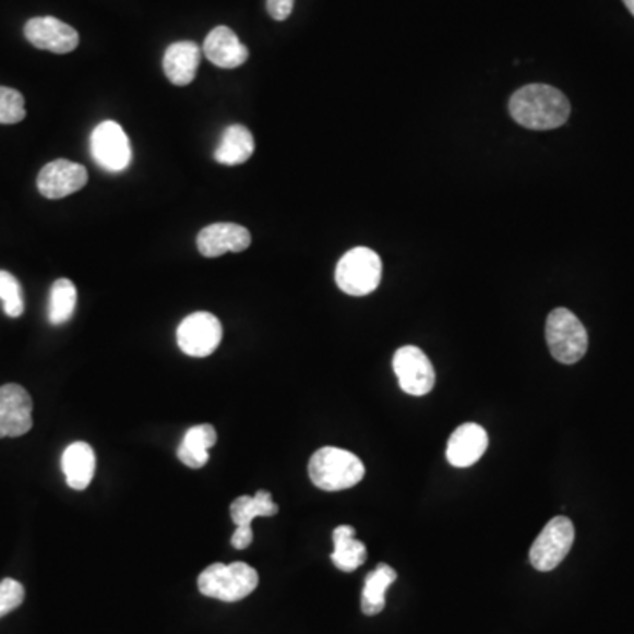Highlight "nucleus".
Instances as JSON below:
<instances>
[{
	"instance_id": "nucleus-13",
	"label": "nucleus",
	"mask_w": 634,
	"mask_h": 634,
	"mask_svg": "<svg viewBox=\"0 0 634 634\" xmlns=\"http://www.w3.org/2000/svg\"><path fill=\"white\" fill-rule=\"evenodd\" d=\"M278 513V506L272 501V493L266 490L260 492L251 498V495H242V498L235 499L231 504V521L237 525L234 536H231V545L237 550H246L251 547L252 539V522L256 521L258 516H275Z\"/></svg>"
},
{
	"instance_id": "nucleus-25",
	"label": "nucleus",
	"mask_w": 634,
	"mask_h": 634,
	"mask_svg": "<svg viewBox=\"0 0 634 634\" xmlns=\"http://www.w3.org/2000/svg\"><path fill=\"white\" fill-rule=\"evenodd\" d=\"M25 99L19 91L0 87V123H19L25 119Z\"/></svg>"
},
{
	"instance_id": "nucleus-4",
	"label": "nucleus",
	"mask_w": 634,
	"mask_h": 634,
	"mask_svg": "<svg viewBox=\"0 0 634 634\" xmlns=\"http://www.w3.org/2000/svg\"><path fill=\"white\" fill-rule=\"evenodd\" d=\"M383 278V261L367 247L347 251L335 268V283L349 297H367L374 292Z\"/></svg>"
},
{
	"instance_id": "nucleus-26",
	"label": "nucleus",
	"mask_w": 634,
	"mask_h": 634,
	"mask_svg": "<svg viewBox=\"0 0 634 634\" xmlns=\"http://www.w3.org/2000/svg\"><path fill=\"white\" fill-rule=\"evenodd\" d=\"M25 599V589L16 579L4 578L0 582V619L13 612Z\"/></svg>"
},
{
	"instance_id": "nucleus-15",
	"label": "nucleus",
	"mask_w": 634,
	"mask_h": 634,
	"mask_svg": "<svg viewBox=\"0 0 634 634\" xmlns=\"http://www.w3.org/2000/svg\"><path fill=\"white\" fill-rule=\"evenodd\" d=\"M489 447V435L478 423H464L447 441L446 458L453 467H470L485 455Z\"/></svg>"
},
{
	"instance_id": "nucleus-7",
	"label": "nucleus",
	"mask_w": 634,
	"mask_h": 634,
	"mask_svg": "<svg viewBox=\"0 0 634 634\" xmlns=\"http://www.w3.org/2000/svg\"><path fill=\"white\" fill-rule=\"evenodd\" d=\"M91 152L97 165L111 174L123 171L133 159L128 134L113 120L100 122L92 131Z\"/></svg>"
},
{
	"instance_id": "nucleus-1",
	"label": "nucleus",
	"mask_w": 634,
	"mask_h": 634,
	"mask_svg": "<svg viewBox=\"0 0 634 634\" xmlns=\"http://www.w3.org/2000/svg\"><path fill=\"white\" fill-rule=\"evenodd\" d=\"M510 113L516 123L533 131L561 128L570 119L571 106L559 88L533 83L516 91L510 99Z\"/></svg>"
},
{
	"instance_id": "nucleus-19",
	"label": "nucleus",
	"mask_w": 634,
	"mask_h": 634,
	"mask_svg": "<svg viewBox=\"0 0 634 634\" xmlns=\"http://www.w3.org/2000/svg\"><path fill=\"white\" fill-rule=\"evenodd\" d=\"M254 148H256V143H254L251 131L246 125L234 123L224 131L219 145L215 148L214 157L219 165H243L251 159Z\"/></svg>"
},
{
	"instance_id": "nucleus-24",
	"label": "nucleus",
	"mask_w": 634,
	"mask_h": 634,
	"mask_svg": "<svg viewBox=\"0 0 634 634\" xmlns=\"http://www.w3.org/2000/svg\"><path fill=\"white\" fill-rule=\"evenodd\" d=\"M0 300L4 306L5 315H10V318H20L25 311L23 289L19 278L5 270H0Z\"/></svg>"
},
{
	"instance_id": "nucleus-28",
	"label": "nucleus",
	"mask_w": 634,
	"mask_h": 634,
	"mask_svg": "<svg viewBox=\"0 0 634 634\" xmlns=\"http://www.w3.org/2000/svg\"><path fill=\"white\" fill-rule=\"evenodd\" d=\"M622 2H624L625 8H627V10H630V13L633 14L634 16V0H622Z\"/></svg>"
},
{
	"instance_id": "nucleus-21",
	"label": "nucleus",
	"mask_w": 634,
	"mask_h": 634,
	"mask_svg": "<svg viewBox=\"0 0 634 634\" xmlns=\"http://www.w3.org/2000/svg\"><path fill=\"white\" fill-rule=\"evenodd\" d=\"M357 530L351 525H340L334 530V553L330 555L337 570L351 573L367 561V547L358 541Z\"/></svg>"
},
{
	"instance_id": "nucleus-18",
	"label": "nucleus",
	"mask_w": 634,
	"mask_h": 634,
	"mask_svg": "<svg viewBox=\"0 0 634 634\" xmlns=\"http://www.w3.org/2000/svg\"><path fill=\"white\" fill-rule=\"evenodd\" d=\"M62 470L71 489L79 492L87 489L96 472V453L91 444L82 443V441L69 444L62 455Z\"/></svg>"
},
{
	"instance_id": "nucleus-12",
	"label": "nucleus",
	"mask_w": 634,
	"mask_h": 634,
	"mask_svg": "<svg viewBox=\"0 0 634 634\" xmlns=\"http://www.w3.org/2000/svg\"><path fill=\"white\" fill-rule=\"evenodd\" d=\"M25 37L31 45L39 50L51 51V53H71L76 50L80 36L68 23L60 22L53 16H37L25 23Z\"/></svg>"
},
{
	"instance_id": "nucleus-22",
	"label": "nucleus",
	"mask_w": 634,
	"mask_h": 634,
	"mask_svg": "<svg viewBox=\"0 0 634 634\" xmlns=\"http://www.w3.org/2000/svg\"><path fill=\"white\" fill-rule=\"evenodd\" d=\"M397 571L388 564H379L366 578V587L361 593V612L366 615L374 617L383 612L386 605V590L390 585L395 584Z\"/></svg>"
},
{
	"instance_id": "nucleus-6",
	"label": "nucleus",
	"mask_w": 634,
	"mask_h": 634,
	"mask_svg": "<svg viewBox=\"0 0 634 634\" xmlns=\"http://www.w3.org/2000/svg\"><path fill=\"white\" fill-rule=\"evenodd\" d=\"M575 541V527L566 516H555L545 525L541 535L530 547V564L535 570L553 571L570 553Z\"/></svg>"
},
{
	"instance_id": "nucleus-20",
	"label": "nucleus",
	"mask_w": 634,
	"mask_h": 634,
	"mask_svg": "<svg viewBox=\"0 0 634 634\" xmlns=\"http://www.w3.org/2000/svg\"><path fill=\"white\" fill-rule=\"evenodd\" d=\"M217 443V432L208 423L196 424L183 435L182 444L179 446V460L183 466L191 469H201L211 458V450Z\"/></svg>"
},
{
	"instance_id": "nucleus-2",
	"label": "nucleus",
	"mask_w": 634,
	"mask_h": 634,
	"mask_svg": "<svg viewBox=\"0 0 634 634\" xmlns=\"http://www.w3.org/2000/svg\"><path fill=\"white\" fill-rule=\"evenodd\" d=\"M312 483L324 492L352 489L366 476V466L355 453L340 447H321L309 462Z\"/></svg>"
},
{
	"instance_id": "nucleus-3",
	"label": "nucleus",
	"mask_w": 634,
	"mask_h": 634,
	"mask_svg": "<svg viewBox=\"0 0 634 634\" xmlns=\"http://www.w3.org/2000/svg\"><path fill=\"white\" fill-rule=\"evenodd\" d=\"M258 584V571L246 562H217L206 567L198 578V589L203 596L224 602L242 601L256 590Z\"/></svg>"
},
{
	"instance_id": "nucleus-9",
	"label": "nucleus",
	"mask_w": 634,
	"mask_h": 634,
	"mask_svg": "<svg viewBox=\"0 0 634 634\" xmlns=\"http://www.w3.org/2000/svg\"><path fill=\"white\" fill-rule=\"evenodd\" d=\"M393 370L397 374L402 392L407 395L423 397L434 388V366L420 347H400L393 357Z\"/></svg>"
},
{
	"instance_id": "nucleus-14",
	"label": "nucleus",
	"mask_w": 634,
	"mask_h": 634,
	"mask_svg": "<svg viewBox=\"0 0 634 634\" xmlns=\"http://www.w3.org/2000/svg\"><path fill=\"white\" fill-rule=\"evenodd\" d=\"M198 251L201 256L219 258L226 252H243L251 246L249 229L240 224L217 223L201 229L198 235Z\"/></svg>"
},
{
	"instance_id": "nucleus-10",
	"label": "nucleus",
	"mask_w": 634,
	"mask_h": 634,
	"mask_svg": "<svg viewBox=\"0 0 634 634\" xmlns=\"http://www.w3.org/2000/svg\"><path fill=\"white\" fill-rule=\"evenodd\" d=\"M33 429V398L20 384L0 386V439L20 438Z\"/></svg>"
},
{
	"instance_id": "nucleus-5",
	"label": "nucleus",
	"mask_w": 634,
	"mask_h": 634,
	"mask_svg": "<svg viewBox=\"0 0 634 634\" xmlns=\"http://www.w3.org/2000/svg\"><path fill=\"white\" fill-rule=\"evenodd\" d=\"M547 344L557 361L573 366L585 357L589 347V335L573 312L559 307L548 315Z\"/></svg>"
},
{
	"instance_id": "nucleus-11",
	"label": "nucleus",
	"mask_w": 634,
	"mask_h": 634,
	"mask_svg": "<svg viewBox=\"0 0 634 634\" xmlns=\"http://www.w3.org/2000/svg\"><path fill=\"white\" fill-rule=\"evenodd\" d=\"M88 182L87 169L68 159L51 160L37 177V189L48 200H62L85 188Z\"/></svg>"
},
{
	"instance_id": "nucleus-23",
	"label": "nucleus",
	"mask_w": 634,
	"mask_h": 634,
	"mask_svg": "<svg viewBox=\"0 0 634 634\" xmlns=\"http://www.w3.org/2000/svg\"><path fill=\"white\" fill-rule=\"evenodd\" d=\"M76 300H79V292L69 278H59L51 286L50 306H48V320L51 324L68 323L73 318L74 309H76Z\"/></svg>"
},
{
	"instance_id": "nucleus-27",
	"label": "nucleus",
	"mask_w": 634,
	"mask_h": 634,
	"mask_svg": "<svg viewBox=\"0 0 634 634\" xmlns=\"http://www.w3.org/2000/svg\"><path fill=\"white\" fill-rule=\"evenodd\" d=\"M292 5H295V0H266V10H268L270 16L277 20V22H284V20L289 19V14L292 13Z\"/></svg>"
},
{
	"instance_id": "nucleus-17",
	"label": "nucleus",
	"mask_w": 634,
	"mask_h": 634,
	"mask_svg": "<svg viewBox=\"0 0 634 634\" xmlns=\"http://www.w3.org/2000/svg\"><path fill=\"white\" fill-rule=\"evenodd\" d=\"M200 60L201 50L196 43L177 41L169 45L163 59L166 79L177 87H186L196 79Z\"/></svg>"
},
{
	"instance_id": "nucleus-8",
	"label": "nucleus",
	"mask_w": 634,
	"mask_h": 634,
	"mask_svg": "<svg viewBox=\"0 0 634 634\" xmlns=\"http://www.w3.org/2000/svg\"><path fill=\"white\" fill-rule=\"evenodd\" d=\"M223 340V324L211 312L188 315L177 330V344L192 358L211 357Z\"/></svg>"
},
{
	"instance_id": "nucleus-16",
	"label": "nucleus",
	"mask_w": 634,
	"mask_h": 634,
	"mask_svg": "<svg viewBox=\"0 0 634 634\" xmlns=\"http://www.w3.org/2000/svg\"><path fill=\"white\" fill-rule=\"evenodd\" d=\"M203 53L206 59L211 60L212 64L220 69H235L246 64L249 59V50L237 34L226 25L215 27L205 43H203Z\"/></svg>"
}]
</instances>
